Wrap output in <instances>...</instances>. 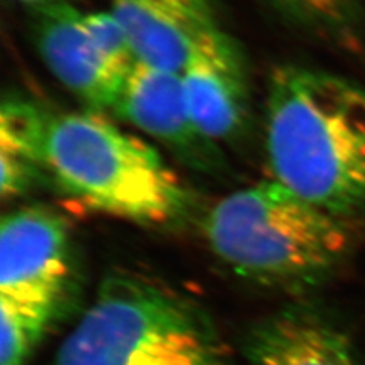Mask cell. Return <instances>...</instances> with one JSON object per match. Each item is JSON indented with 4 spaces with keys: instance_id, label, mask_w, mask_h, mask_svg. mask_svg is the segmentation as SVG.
<instances>
[{
    "instance_id": "6da1fadb",
    "label": "cell",
    "mask_w": 365,
    "mask_h": 365,
    "mask_svg": "<svg viewBox=\"0 0 365 365\" xmlns=\"http://www.w3.org/2000/svg\"><path fill=\"white\" fill-rule=\"evenodd\" d=\"M264 151L271 181L335 216L365 205V87L300 66L268 86Z\"/></svg>"
},
{
    "instance_id": "7a4b0ae2",
    "label": "cell",
    "mask_w": 365,
    "mask_h": 365,
    "mask_svg": "<svg viewBox=\"0 0 365 365\" xmlns=\"http://www.w3.org/2000/svg\"><path fill=\"white\" fill-rule=\"evenodd\" d=\"M53 365H237L201 304L143 272H110Z\"/></svg>"
},
{
    "instance_id": "3957f363",
    "label": "cell",
    "mask_w": 365,
    "mask_h": 365,
    "mask_svg": "<svg viewBox=\"0 0 365 365\" xmlns=\"http://www.w3.org/2000/svg\"><path fill=\"white\" fill-rule=\"evenodd\" d=\"M43 173L87 209L142 225L185 213L189 195L163 157L102 113H49Z\"/></svg>"
},
{
    "instance_id": "277c9868",
    "label": "cell",
    "mask_w": 365,
    "mask_h": 365,
    "mask_svg": "<svg viewBox=\"0 0 365 365\" xmlns=\"http://www.w3.org/2000/svg\"><path fill=\"white\" fill-rule=\"evenodd\" d=\"M341 220L269 180L220 200L202 230L213 253L237 276L295 287L344 256L350 237Z\"/></svg>"
},
{
    "instance_id": "5b68a950",
    "label": "cell",
    "mask_w": 365,
    "mask_h": 365,
    "mask_svg": "<svg viewBox=\"0 0 365 365\" xmlns=\"http://www.w3.org/2000/svg\"><path fill=\"white\" fill-rule=\"evenodd\" d=\"M68 228L60 215L36 205L4 216L0 297L55 309L68 277Z\"/></svg>"
},
{
    "instance_id": "8992f818",
    "label": "cell",
    "mask_w": 365,
    "mask_h": 365,
    "mask_svg": "<svg viewBox=\"0 0 365 365\" xmlns=\"http://www.w3.org/2000/svg\"><path fill=\"white\" fill-rule=\"evenodd\" d=\"M111 113L193 166L220 162L218 145L205 139L192 118L177 72L135 63Z\"/></svg>"
},
{
    "instance_id": "52a82bcc",
    "label": "cell",
    "mask_w": 365,
    "mask_h": 365,
    "mask_svg": "<svg viewBox=\"0 0 365 365\" xmlns=\"http://www.w3.org/2000/svg\"><path fill=\"white\" fill-rule=\"evenodd\" d=\"M190 114L205 139H236L248 120L250 95L241 51L220 28L195 44L180 72Z\"/></svg>"
},
{
    "instance_id": "ba28073f",
    "label": "cell",
    "mask_w": 365,
    "mask_h": 365,
    "mask_svg": "<svg viewBox=\"0 0 365 365\" xmlns=\"http://www.w3.org/2000/svg\"><path fill=\"white\" fill-rule=\"evenodd\" d=\"M34 38L44 66L88 111H113L125 76L91 40L83 11L64 2L37 8Z\"/></svg>"
},
{
    "instance_id": "9c48e42d",
    "label": "cell",
    "mask_w": 365,
    "mask_h": 365,
    "mask_svg": "<svg viewBox=\"0 0 365 365\" xmlns=\"http://www.w3.org/2000/svg\"><path fill=\"white\" fill-rule=\"evenodd\" d=\"M137 63L180 73L192 49L220 28L210 0H111Z\"/></svg>"
},
{
    "instance_id": "30bf717a",
    "label": "cell",
    "mask_w": 365,
    "mask_h": 365,
    "mask_svg": "<svg viewBox=\"0 0 365 365\" xmlns=\"http://www.w3.org/2000/svg\"><path fill=\"white\" fill-rule=\"evenodd\" d=\"M248 365H356L347 338L323 317L288 307L248 330Z\"/></svg>"
},
{
    "instance_id": "8fae6325",
    "label": "cell",
    "mask_w": 365,
    "mask_h": 365,
    "mask_svg": "<svg viewBox=\"0 0 365 365\" xmlns=\"http://www.w3.org/2000/svg\"><path fill=\"white\" fill-rule=\"evenodd\" d=\"M49 111L28 101L8 99L0 108V193L16 198L43 173V139Z\"/></svg>"
},
{
    "instance_id": "7c38bea8",
    "label": "cell",
    "mask_w": 365,
    "mask_h": 365,
    "mask_svg": "<svg viewBox=\"0 0 365 365\" xmlns=\"http://www.w3.org/2000/svg\"><path fill=\"white\" fill-rule=\"evenodd\" d=\"M55 309L0 297V365H25Z\"/></svg>"
},
{
    "instance_id": "4fadbf2b",
    "label": "cell",
    "mask_w": 365,
    "mask_h": 365,
    "mask_svg": "<svg viewBox=\"0 0 365 365\" xmlns=\"http://www.w3.org/2000/svg\"><path fill=\"white\" fill-rule=\"evenodd\" d=\"M284 14L302 25L342 37L358 16V0H271Z\"/></svg>"
},
{
    "instance_id": "5bb4252c",
    "label": "cell",
    "mask_w": 365,
    "mask_h": 365,
    "mask_svg": "<svg viewBox=\"0 0 365 365\" xmlns=\"http://www.w3.org/2000/svg\"><path fill=\"white\" fill-rule=\"evenodd\" d=\"M84 26L101 53L119 73L127 76L137 63L127 32L111 11L84 13Z\"/></svg>"
},
{
    "instance_id": "9a60e30c",
    "label": "cell",
    "mask_w": 365,
    "mask_h": 365,
    "mask_svg": "<svg viewBox=\"0 0 365 365\" xmlns=\"http://www.w3.org/2000/svg\"><path fill=\"white\" fill-rule=\"evenodd\" d=\"M17 2H23V4H29L34 6H46V5H51V4H56L58 0H17Z\"/></svg>"
}]
</instances>
